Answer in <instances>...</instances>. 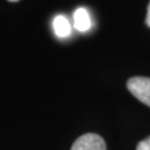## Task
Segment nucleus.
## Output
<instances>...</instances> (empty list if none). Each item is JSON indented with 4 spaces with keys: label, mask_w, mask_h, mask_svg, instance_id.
I'll list each match as a JSON object with an SVG mask.
<instances>
[{
    "label": "nucleus",
    "mask_w": 150,
    "mask_h": 150,
    "mask_svg": "<svg viewBox=\"0 0 150 150\" xmlns=\"http://www.w3.org/2000/svg\"><path fill=\"white\" fill-rule=\"evenodd\" d=\"M127 88L138 100L150 107V78L132 77L127 82Z\"/></svg>",
    "instance_id": "f257e3e1"
},
{
    "label": "nucleus",
    "mask_w": 150,
    "mask_h": 150,
    "mask_svg": "<svg viewBox=\"0 0 150 150\" xmlns=\"http://www.w3.org/2000/svg\"><path fill=\"white\" fill-rule=\"evenodd\" d=\"M70 150H107V148L99 134H86L76 140Z\"/></svg>",
    "instance_id": "f03ea898"
},
{
    "label": "nucleus",
    "mask_w": 150,
    "mask_h": 150,
    "mask_svg": "<svg viewBox=\"0 0 150 150\" xmlns=\"http://www.w3.org/2000/svg\"><path fill=\"white\" fill-rule=\"evenodd\" d=\"M74 26L80 32H86L91 28V20L88 11L85 8H78L74 13Z\"/></svg>",
    "instance_id": "7ed1b4c3"
},
{
    "label": "nucleus",
    "mask_w": 150,
    "mask_h": 150,
    "mask_svg": "<svg viewBox=\"0 0 150 150\" xmlns=\"http://www.w3.org/2000/svg\"><path fill=\"white\" fill-rule=\"evenodd\" d=\"M54 33L59 38H66L70 35L71 27L68 19L64 16H57L54 19Z\"/></svg>",
    "instance_id": "20e7f679"
},
{
    "label": "nucleus",
    "mask_w": 150,
    "mask_h": 150,
    "mask_svg": "<svg viewBox=\"0 0 150 150\" xmlns=\"http://www.w3.org/2000/svg\"><path fill=\"white\" fill-rule=\"evenodd\" d=\"M137 150H150V136L140 141L137 146Z\"/></svg>",
    "instance_id": "39448f33"
},
{
    "label": "nucleus",
    "mask_w": 150,
    "mask_h": 150,
    "mask_svg": "<svg viewBox=\"0 0 150 150\" xmlns=\"http://www.w3.org/2000/svg\"><path fill=\"white\" fill-rule=\"evenodd\" d=\"M146 25L150 27V2L148 5V10H147V18H146Z\"/></svg>",
    "instance_id": "423d86ee"
},
{
    "label": "nucleus",
    "mask_w": 150,
    "mask_h": 150,
    "mask_svg": "<svg viewBox=\"0 0 150 150\" xmlns=\"http://www.w3.org/2000/svg\"><path fill=\"white\" fill-rule=\"evenodd\" d=\"M8 1H11V2H15V1H18V0H8Z\"/></svg>",
    "instance_id": "0eeeda50"
}]
</instances>
